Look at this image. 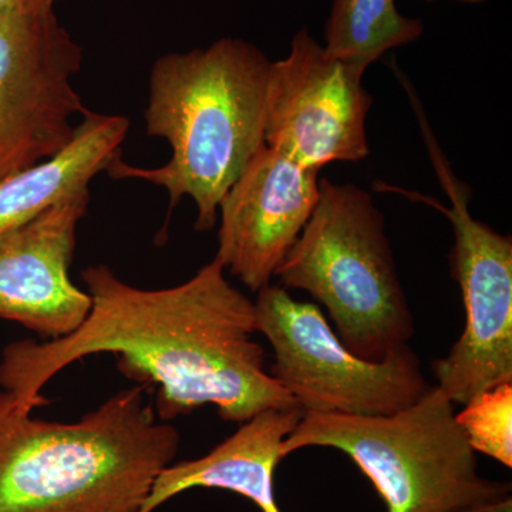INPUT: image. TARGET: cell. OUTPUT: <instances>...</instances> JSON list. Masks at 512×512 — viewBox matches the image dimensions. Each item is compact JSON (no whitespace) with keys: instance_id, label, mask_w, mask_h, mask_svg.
<instances>
[{"instance_id":"1","label":"cell","mask_w":512,"mask_h":512,"mask_svg":"<svg viewBox=\"0 0 512 512\" xmlns=\"http://www.w3.org/2000/svg\"><path fill=\"white\" fill-rule=\"evenodd\" d=\"M80 276L92 309L79 329L3 349L0 386L26 409L47 404L42 389L57 373L100 353L119 356L124 375L157 387L163 421L204 404L239 424L265 410L299 407L265 370V350L254 340L255 302L231 285L217 258L184 284L151 291L127 284L107 265Z\"/></svg>"},{"instance_id":"2","label":"cell","mask_w":512,"mask_h":512,"mask_svg":"<svg viewBox=\"0 0 512 512\" xmlns=\"http://www.w3.org/2000/svg\"><path fill=\"white\" fill-rule=\"evenodd\" d=\"M137 383L74 423L36 419L0 392V512H138L180 433Z\"/></svg>"},{"instance_id":"3","label":"cell","mask_w":512,"mask_h":512,"mask_svg":"<svg viewBox=\"0 0 512 512\" xmlns=\"http://www.w3.org/2000/svg\"><path fill=\"white\" fill-rule=\"evenodd\" d=\"M271 63L261 49L237 37L158 57L144 119L148 136L167 141L170 160L140 168L120 156L107 173L164 188L171 210L190 197L197 208L195 229L210 231L222 198L265 144Z\"/></svg>"},{"instance_id":"4","label":"cell","mask_w":512,"mask_h":512,"mask_svg":"<svg viewBox=\"0 0 512 512\" xmlns=\"http://www.w3.org/2000/svg\"><path fill=\"white\" fill-rule=\"evenodd\" d=\"M305 447L348 454L387 512H511L510 485L478 476L476 451L439 386L387 416L303 413L281 456Z\"/></svg>"},{"instance_id":"5","label":"cell","mask_w":512,"mask_h":512,"mask_svg":"<svg viewBox=\"0 0 512 512\" xmlns=\"http://www.w3.org/2000/svg\"><path fill=\"white\" fill-rule=\"evenodd\" d=\"M319 190L312 217L275 276L328 309L350 352L380 362L414 335L383 214L356 185L323 178Z\"/></svg>"},{"instance_id":"6","label":"cell","mask_w":512,"mask_h":512,"mask_svg":"<svg viewBox=\"0 0 512 512\" xmlns=\"http://www.w3.org/2000/svg\"><path fill=\"white\" fill-rule=\"evenodd\" d=\"M256 330L271 343V376L303 413L387 416L416 403L430 384L409 346L380 362L350 352L313 303L295 301L282 285L265 286L255 302Z\"/></svg>"},{"instance_id":"7","label":"cell","mask_w":512,"mask_h":512,"mask_svg":"<svg viewBox=\"0 0 512 512\" xmlns=\"http://www.w3.org/2000/svg\"><path fill=\"white\" fill-rule=\"evenodd\" d=\"M417 107L431 163L451 207L420 192L394 188L443 212L454 228L451 276L458 282L466 326L448 355L433 363L437 386L454 404H466L484 390L512 382V239L471 215V191L458 180L437 146L423 110Z\"/></svg>"},{"instance_id":"8","label":"cell","mask_w":512,"mask_h":512,"mask_svg":"<svg viewBox=\"0 0 512 512\" xmlns=\"http://www.w3.org/2000/svg\"><path fill=\"white\" fill-rule=\"evenodd\" d=\"M83 60L55 9L0 12V180L69 146L87 110L73 84Z\"/></svg>"},{"instance_id":"9","label":"cell","mask_w":512,"mask_h":512,"mask_svg":"<svg viewBox=\"0 0 512 512\" xmlns=\"http://www.w3.org/2000/svg\"><path fill=\"white\" fill-rule=\"evenodd\" d=\"M363 73L330 56L308 29L299 30L288 56L269 69L266 146L316 171L365 160L373 99L363 87Z\"/></svg>"},{"instance_id":"10","label":"cell","mask_w":512,"mask_h":512,"mask_svg":"<svg viewBox=\"0 0 512 512\" xmlns=\"http://www.w3.org/2000/svg\"><path fill=\"white\" fill-rule=\"evenodd\" d=\"M319 171L262 146L220 202L218 252L249 291L271 284L318 205Z\"/></svg>"},{"instance_id":"11","label":"cell","mask_w":512,"mask_h":512,"mask_svg":"<svg viewBox=\"0 0 512 512\" xmlns=\"http://www.w3.org/2000/svg\"><path fill=\"white\" fill-rule=\"evenodd\" d=\"M89 201V190L77 192L0 235V319L43 340L64 338L83 325L92 298L73 284L70 266Z\"/></svg>"},{"instance_id":"12","label":"cell","mask_w":512,"mask_h":512,"mask_svg":"<svg viewBox=\"0 0 512 512\" xmlns=\"http://www.w3.org/2000/svg\"><path fill=\"white\" fill-rule=\"evenodd\" d=\"M303 416L302 409H269L241 424L237 433L207 456L170 464L158 474L138 512H154L192 488L237 493L262 512H281L274 491L275 468L284 460L281 446Z\"/></svg>"},{"instance_id":"13","label":"cell","mask_w":512,"mask_h":512,"mask_svg":"<svg viewBox=\"0 0 512 512\" xmlns=\"http://www.w3.org/2000/svg\"><path fill=\"white\" fill-rule=\"evenodd\" d=\"M130 120L87 109L69 146L43 163L0 180V235L89 185L120 157Z\"/></svg>"},{"instance_id":"14","label":"cell","mask_w":512,"mask_h":512,"mask_svg":"<svg viewBox=\"0 0 512 512\" xmlns=\"http://www.w3.org/2000/svg\"><path fill=\"white\" fill-rule=\"evenodd\" d=\"M423 32L421 20L402 15L396 0H333L323 47L340 62L366 72L384 53L416 42Z\"/></svg>"},{"instance_id":"15","label":"cell","mask_w":512,"mask_h":512,"mask_svg":"<svg viewBox=\"0 0 512 512\" xmlns=\"http://www.w3.org/2000/svg\"><path fill=\"white\" fill-rule=\"evenodd\" d=\"M456 421L476 453L512 467V382L478 393L456 413Z\"/></svg>"},{"instance_id":"16","label":"cell","mask_w":512,"mask_h":512,"mask_svg":"<svg viewBox=\"0 0 512 512\" xmlns=\"http://www.w3.org/2000/svg\"><path fill=\"white\" fill-rule=\"evenodd\" d=\"M62 0H0V12H39L55 9Z\"/></svg>"},{"instance_id":"17","label":"cell","mask_w":512,"mask_h":512,"mask_svg":"<svg viewBox=\"0 0 512 512\" xmlns=\"http://www.w3.org/2000/svg\"><path fill=\"white\" fill-rule=\"evenodd\" d=\"M427 2H433V0H427ZM457 2H464V3H483L485 0H457Z\"/></svg>"}]
</instances>
